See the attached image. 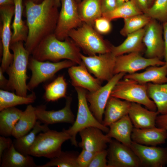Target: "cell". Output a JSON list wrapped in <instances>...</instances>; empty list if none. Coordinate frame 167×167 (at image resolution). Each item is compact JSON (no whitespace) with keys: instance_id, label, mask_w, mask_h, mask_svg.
Listing matches in <instances>:
<instances>
[{"instance_id":"2e32d148","label":"cell","mask_w":167,"mask_h":167,"mask_svg":"<svg viewBox=\"0 0 167 167\" xmlns=\"http://www.w3.org/2000/svg\"><path fill=\"white\" fill-rule=\"evenodd\" d=\"M130 148L139 158L141 166L164 167L167 165V148L147 146L132 141Z\"/></svg>"},{"instance_id":"f1b7e54d","label":"cell","mask_w":167,"mask_h":167,"mask_svg":"<svg viewBox=\"0 0 167 167\" xmlns=\"http://www.w3.org/2000/svg\"><path fill=\"white\" fill-rule=\"evenodd\" d=\"M78 9L82 21L92 26L95 20L102 16L101 0H83Z\"/></svg>"},{"instance_id":"bcb514c9","label":"cell","mask_w":167,"mask_h":167,"mask_svg":"<svg viewBox=\"0 0 167 167\" xmlns=\"http://www.w3.org/2000/svg\"><path fill=\"white\" fill-rule=\"evenodd\" d=\"M164 39V57L165 64L167 66V21L163 23Z\"/></svg>"},{"instance_id":"4316f807","label":"cell","mask_w":167,"mask_h":167,"mask_svg":"<svg viewBox=\"0 0 167 167\" xmlns=\"http://www.w3.org/2000/svg\"><path fill=\"white\" fill-rule=\"evenodd\" d=\"M23 0H14V19L12 27L13 30L11 43L18 41L25 42L27 39L28 29L22 19Z\"/></svg>"},{"instance_id":"d590c367","label":"cell","mask_w":167,"mask_h":167,"mask_svg":"<svg viewBox=\"0 0 167 167\" xmlns=\"http://www.w3.org/2000/svg\"><path fill=\"white\" fill-rule=\"evenodd\" d=\"M79 154L75 151H62L58 156L38 167H78L77 158Z\"/></svg>"},{"instance_id":"ab89813d","label":"cell","mask_w":167,"mask_h":167,"mask_svg":"<svg viewBox=\"0 0 167 167\" xmlns=\"http://www.w3.org/2000/svg\"><path fill=\"white\" fill-rule=\"evenodd\" d=\"M111 21L106 18L101 16L95 21L94 29L100 34H106L109 32L112 28Z\"/></svg>"},{"instance_id":"8fae6325","label":"cell","mask_w":167,"mask_h":167,"mask_svg":"<svg viewBox=\"0 0 167 167\" xmlns=\"http://www.w3.org/2000/svg\"><path fill=\"white\" fill-rule=\"evenodd\" d=\"M159 22L151 19L143 28V41L146 47L145 57L162 60L164 57V41L163 26Z\"/></svg>"},{"instance_id":"d4e9b609","label":"cell","mask_w":167,"mask_h":167,"mask_svg":"<svg viewBox=\"0 0 167 167\" xmlns=\"http://www.w3.org/2000/svg\"><path fill=\"white\" fill-rule=\"evenodd\" d=\"M106 135L130 148L134 126L128 114L111 124Z\"/></svg>"},{"instance_id":"f907efd6","label":"cell","mask_w":167,"mask_h":167,"mask_svg":"<svg viewBox=\"0 0 167 167\" xmlns=\"http://www.w3.org/2000/svg\"><path fill=\"white\" fill-rule=\"evenodd\" d=\"M155 1V0H148V5L149 7L152 5Z\"/></svg>"},{"instance_id":"603a6c76","label":"cell","mask_w":167,"mask_h":167,"mask_svg":"<svg viewBox=\"0 0 167 167\" xmlns=\"http://www.w3.org/2000/svg\"><path fill=\"white\" fill-rule=\"evenodd\" d=\"M131 102L110 96L106 105L102 124L109 126L111 124L128 114Z\"/></svg>"},{"instance_id":"7402d4cb","label":"cell","mask_w":167,"mask_h":167,"mask_svg":"<svg viewBox=\"0 0 167 167\" xmlns=\"http://www.w3.org/2000/svg\"><path fill=\"white\" fill-rule=\"evenodd\" d=\"M159 114L157 111L150 110L140 104L131 102L128 114L134 127L143 129L156 126V120Z\"/></svg>"},{"instance_id":"484cf974","label":"cell","mask_w":167,"mask_h":167,"mask_svg":"<svg viewBox=\"0 0 167 167\" xmlns=\"http://www.w3.org/2000/svg\"><path fill=\"white\" fill-rule=\"evenodd\" d=\"M30 155H25L17 151L13 144L3 152L0 159L1 167H38Z\"/></svg>"},{"instance_id":"836d02e7","label":"cell","mask_w":167,"mask_h":167,"mask_svg":"<svg viewBox=\"0 0 167 167\" xmlns=\"http://www.w3.org/2000/svg\"><path fill=\"white\" fill-rule=\"evenodd\" d=\"M67 83L63 75H60L45 86L43 98L48 102L55 101L66 97Z\"/></svg>"},{"instance_id":"ac0fdd59","label":"cell","mask_w":167,"mask_h":167,"mask_svg":"<svg viewBox=\"0 0 167 167\" xmlns=\"http://www.w3.org/2000/svg\"><path fill=\"white\" fill-rule=\"evenodd\" d=\"M99 128L89 127L80 131L79 133L81 141L78 145L82 149L96 153L105 150L107 144L112 140L107 135Z\"/></svg>"},{"instance_id":"30bf717a","label":"cell","mask_w":167,"mask_h":167,"mask_svg":"<svg viewBox=\"0 0 167 167\" xmlns=\"http://www.w3.org/2000/svg\"><path fill=\"white\" fill-rule=\"evenodd\" d=\"M80 56L88 71L101 81L108 82L114 75L116 56L111 52L88 56L81 53Z\"/></svg>"},{"instance_id":"ffe728a7","label":"cell","mask_w":167,"mask_h":167,"mask_svg":"<svg viewBox=\"0 0 167 167\" xmlns=\"http://www.w3.org/2000/svg\"><path fill=\"white\" fill-rule=\"evenodd\" d=\"M131 138L132 141L139 144L156 146L165 143L167 138V131L156 126L143 129L134 127Z\"/></svg>"},{"instance_id":"d6a6232c","label":"cell","mask_w":167,"mask_h":167,"mask_svg":"<svg viewBox=\"0 0 167 167\" xmlns=\"http://www.w3.org/2000/svg\"><path fill=\"white\" fill-rule=\"evenodd\" d=\"M36 98L35 93L32 92L27 96H21L2 89L0 90V111L6 108L18 105L30 104Z\"/></svg>"},{"instance_id":"1f68e13d","label":"cell","mask_w":167,"mask_h":167,"mask_svg":"<svg viewBox=\"0 0 167 167\" xmlns=\"http://www.w3.org/2000/svg\"><path fill=\"white\" fill-rule=\"evenodd\" d=\"M148 97L154 101L161 114L167 113V83L161 84H146Z\"/></svg>"},{"instance_id":"7a4b0ae2","label":"cell","mask_w":167,"mask_h":167,"mask_svg":"<svg viewBox=\"0 0 167 167\" xmlns=\"http://www.w3.org/2000/svg\"><path fill=\"white\" fill-rule=\"evenodd\" d=\"M81 54L80 48L71 38L68 37L61 41L53 33L43 38L31 54L33 58L40 61L56 62L66 59L80 65L83 63Z\"/></svg>"},{"instance_id":"e0dca14e","label":"cell","mask_w":167,"mask_h":167,"mask_svg":"<svg viewBox=\"0 0 167 167\" xmlns=\"http://www.w3.org/2000/svg\"><path fill=\"white\" fill-rule=\"evenodd\" d=\"M64 107L58 110H47L45 105L35 107L37 120L44 124H52L66 123L72 124L75 121V116L71 108L72 98L66 97Z\"/></svg>"},{"instance_id":"74e56055","label":"cell","mask_w":167,"mask_h":167,"mask_svg":"<svg viewBox=\"0 0 167 167\" xmlns=\"http://www.w3.org/2000/svg\"><path fill=\"white\" fill-rule=\"evenodd\" d=\"M144 14L162 23L167 22V0H155Z\"/></svg>"},{"instance_id":"681fc988","label":"cell","mask_w":167,"mask_h":167,"mask_svg":"<svg viewBox=\"0 0 167 167\" xmlns=\"http://www.w3.org/2000/svg\"><path fill=\"white\" fill-rule=\"evenodd\" d=\"M129 0H117V6H118Z\"/></svg>"},{"instance_id":"9a60e30c","label":"cell","mask_w":167,"mask_h":167,"mask_svg":"<svg viewBox=\"0 0 167 167\" xmlns=\"http://www.w3.org/2000/svg\"><path fill=\"white\" fill-rule=\"evenodd\" d=\"M108 167H140L139 160L131 149L117 140L109 143Z\"/></svg>"},{"instance_id":"8992f818","label":"cell","mask_w":167,"mask_h":167,"mask_svg":"<svg viewBox=\"0 0 167 167\" xmlns=\"http://www.w3.org/2000/svg\"><path fill=\"white\" fill-rule=\"evenodd\" d=\"M77 92L78 108L75 120L71 126L65 130L71 137V144L77 147L76 135L83 129L89 127H96L107 133L109 128L99 122L94 117L88 106L86 98V89L79 87H74Z\"/></svg>"},{"instance_id":"4dcf8cb0","label":"cell","mask_w":167,"mask_h":167,"mask_svg":"<svg viewBox=\"0 0 167 167\" xmlns=\"http://www.w3.org/2000/svg\"><path fill=\"white\" fill-rule=\"evenodd\" d=\"M41 122L39 121H37L33 128L28 133L14 140L13 144L17 151L24 155H28L29 151L34 143L37 134L49 129L48 125H42Z\"/></svg>"},{"instance_id":"e575fe53","label":"cell","mask_w":167,"mask_h":167,"mask_svg":"<svg viewBox=\"0 0 167 167\" xmlns=\"http://www.w3.org/2000/svg\"><path fill=\"white\" fill-rule=\"evenodd\" d=\"M143 14L131 0L118 6L112 11L102 14L110 21L118 18L124 19L134 15Z\"/></svg>"},{"instance_id":"ee69618b","label":"cell","mask_w":167,"mask_h":167,"mask_svg":"<svg viewBox=\"0 0 167 167\" xmlns=\"http://www.w3.org/2000/svg\"><path fill=\"white\" fill-rule=\"evenodd\" d=\"M156 126L163 128L167 131V113L158 115L156 120Z\"/></svg>"},{"instance_id":"277c9868","label":"cell","mask_w":167,"mask_h":167,"mask_svg":"<svg viewBox=\"0 0 167 167\" xmlns=\"http://www.w3.org/2000/svg\"><path fill=\"white\" fill-rule=\"evenodd\" d=\"M68 37L88 56L111 52L112 45L102 37L93 26L83 23L70 31Z\"/></svg>"},{"instance_id":"c3c4849f","label":"cell","mask_w":167,"mask_h":167,"mask_svg":"<svg viewBox=\"0 0 167 167\" xmlns=\"http://www.w3.org/2000/svg\"><path fill=\"white\" fill-rule=\"evenodd\" d=\"M14 5V0H0V6Z\"/></svg>"},{"instance_id":"ba28073f","label":"cell","mask_w":167,"mask_h":167,"mask_svg":"<svg viewBox=\"0 0 167 167\" xmlns=\"http://www.w3.org/2000/svg\"><path fill=\"white\" fill-rule=\"evenodd\" d=\"M75 64L68 60L51 62L38 61L32 56L29 57L28 66L31 70L32 75L27 84L28 90H32L41 83L51 79L60 70L69 68Z\"/></svg>"},{"instance_id":"7dc6e473","label":"cell","mask_w":167,"mask_h":167,"mask_svg":"<svg viewBox=\"0 0 167 167\" xmlns=\"http://www.w3.org/2000/svg\"><path fill=\"white\" fill-rule=\"evenodd\" d=\"M4 72L0 68V87L1 89L6 90L8 83V80L6 79L3 75Z\"/></svg>"},{"instance_id":"4fadbf2b","label":"cell","mask_w":167,"mask_h":167,"mask_svg":"<svg viewBox=\"0 0 167 167\" xmlns=\"http://www.w3.org/2000/svg\"><path fill=\"white\" fill-rule=\"evenodd\" d=\"M14 5L0 6V14L2 22L0 28L2 58L1 69L4 72L12 63L13 54L10 51L12 33L11 29V19L14 15Z\"/></svg>"},{"instance_id":"52a82bcc","label":"cell","mask_w":167,"mask_h":167,"mask_svg":"<svg viewBox=\"0 0 167 167\" xmlns=\"http://www.w3.org/2000/svg\"><path fill=\"white\" fill-rule=\"evenodd\" d=\"M110 96L144 105L150 110L157 111L155 103L148 96L146 84H140L126 79H121L114 87Z\"/></svg>"},{"instance_id":"60d3db41","label":"cell","mask_w":167,"mask_h":167,"mask_svg":"<svg viewBox=\"0 0 167 167\" xmlns=\"http://www.w3.org/2000/svg\"><path fill=\"white\" fill-rule=\"evenodd\" d=\"M96 153L82 149L77 158L78 167H88V166Z\"/></svg>"},{"instance_id":"7c38bea8","label":"cell","mask_w":167,"mask_h":167,"mask_svg":"<svg viewBox=\"0 0 167 167\" xmlns=\"http://www.w3.org/2000/svg\"><path fill=\"white\" fill-rule=\"evenodd\" d=\"M126 74L124 72L116 74L107 84L96 91H87L86 96L90 104L89 108L94 117L100 123H102L105 108L113 88Z\"/></svg>"},{"instance_id":"d6986e66","label":"cell","mask_w":167,"mask_h":167,"mask_svg":"<svg viewBox=\"0 0 167 167\" xmlns=\"http://www.w3.org/2000/svg\"><path fill=\"white\" fill-rule=\"evenodd\" d=\"M68 72L74 87H79L92 92L101 86V81L93 77L83 63L68 68Z\"/></svg>"},{"instance_id":"816d5d0a","label":"cell","mask_w":167,"mask_h":167,"mask_svg":"<svg viewBox=\"0 0 167 167\" xmlns=\"http://www.w3.org/2000/svg\"><path fill=\"white\" fill-rule=\"evenodd\" d=\"M55 3L58 7H59L61 5L60 0H55Z\"/></svg>"},{"instance_id":"f5cc1de1","label":"cell","mask_w":167,"mask_h":167,"mask_svg":"<svg viewBox=\"0 0 167 167\" xmlns=\"http://www.w3.org/2000/svg\"><path fill=\"white\" fill-rule=\"evenodd\" d=\"M36 3H39L42 2L43 0H31Z\"/></svg>"},{"instance_id":"b9f144b4","label":"cell","mask_w":167,"mask_h":167,"mask_svg":"<svg viewBox=\"0 0 167 167\" xmlns=\"http://www.w3.org/2000/svg\"><path fill=\"white\" fill-rule=\"evenodd\" d=\"M101 6L102 14L111 12L118 6L117 0H101Z\"/></svg>"},{"instance_id":"3957f363","label":"cell","mask_w":167,"mask_h":167,"mask_svg":"<svg viewBox=\"0 0 167 167\" xmlns=\"http://www.w3.org/2000/svg\"><path fill=\"white\" fill-rule=\"evenodd\" d=\"M10 48L13 58L6 71L9 76L6 90L15 91L17 94L26 96L28 90L26 81L29 78L27 72L30 54L22 41L11 43Z\"/></svg>"},{"instance_id":"6da1fadb","label":"cell","mask_w":167,"mask_h":167,"mask_svg":"<svg viewBox=\"0 0 167 167\" xmlns=\"http://www.w3.org/2000/svg\"><path fill=\"white\" fill-rule=\"evenodd\" d=\"M24 5L28 33L24 45L31 54L43 38L54 33L59 12L55 0H43L39 3L25 0Z\"/></svg>"},{"instance_id":"f35d334b","label":"cell","mask_w":167,"mask_h":167,"mask_svg":"<svg viewBox=\"0 0 167 167\" xmlns=\"http://www.w3.org/2000/svg\"><path fill=\"white\" fill-rule=\"evenodd\" d=\"M107 155L106 149L96 152L88 167H108Z\"/></svg>"},{"instance_id":"44dd1931","label":"cell","mask_w":167,"mask_h":167,"mask_svg":"<svg viewBox=\"0 0 167 167\" xmlns=\"http://www.w3.org/2000/svg\"><path fill=\"white\" fill-rule=\"evenodd\" d=\"M123 78L142 84L149 83L156 84L166 83L167 66L165 64L160 66H151L146 68L143 72L126 74Z\"/></svg>"},{"instance_id":"5bb4252c","label":"cell","mask_w":167,"mask_h":167,"mask_svg":"<svg viewBox=\"0 0 167 167\" xmlns=\"http://www.w3.org/2000/svg\"><path fill=\"white\" fill-rule=\"evenodd\" d=\"M165 64L158 58H148L138 53H131L116 56L114 70L115 75L121 72L131 74L151 66H161Z\"/></svg>"},{"instance_id":"5b68a950","label":"cell","mask_w":167,"mask_h":167,"mask_svg":"<svg viewBox=\"0 0 167 167\" xmlns=\"http://www.w3.org/2000/svg\"><path fill=\"white\" fill-rule=\"evenodd\" d=\"M70 139L65 129L59 132L49 129L37 135L28 154L35 157L53 158L58 156L62 152L63 143Z\"/></svg>"},{"instance_id":"cb8c5ba5","label":"cell","mask_w":167,"mask_h":167,"mask_svg":"<svg viewBox=\"0 0 167 167\" xmlns=\"http://www.w3.org/2000/svg\"><path fill=\"white\" fill-rule=\"evenodd\" d=\"M144 28L129 34L126 39L120 45H112L111 53L115 56L126 53H138L141 54L145 51L146 47L143 41Z\"/></svg>"},{"instance_id":"f6af8a7d","label":"cell","mask_w":167,"mask_h":167,"mask_svg":"<svg viewBox=\"0 0 167 167\" xmlns=\"http://www.w3.org/2000/svg\"><path fill=\"white\" fill-rule=\"evenodd\" d=\"M139 9L143 13H145L149 7L148 0H131Z\"/></svg>"},{"instance_id":"f546056e","label":"cell","mask_w":167,"mask_h":167,"mask_svg":"<svg viewBox=\"0 0 167 167\" xmlns=\"http://www.w3.org/2000/svg\"><path fill=\"white\" fill-rule=\"evenodd\" d=\"M23 111L15 107L5 109L0 112V134L8 137L12 135L14 128Z\"/></svg>"},{"instance_id":"8d00e7d4","label":"cell","mask_w":167,"mask_h":167,"mask_svg":"<svg viewBox=\"0 0 167 167\" xmlns=\"http://www.w3.org/2000/svg\"><path fill=\"white\" fill-rule=\"evenodd\" d=\"M124 19V24L120 34L126 36L131 33L143 28L151 18L144 14L136 15Z\"/></svg>"},{"instance_id":"9c48e42d","label":"cell","mask_w":167,"mask_h":167,"mask_svg":"<svg viewBox=\"0 0 167 167\" xmlns=\"http://www.w3.org/2000/svg\"><path fill=\"white\" fill-rule=\"evenodd\" d=\"M60 3L61 9L54 33L58 40L63 41L68 37L70 31L79 27L83 22L75 0H60Z\"/></svg>"},{"instance_id":"7bdbcfd3","label":"cell","mask_w":167,"mask_h":167,"mask_svg":"<svg viewBox=\"0 0 167 167\" xmlns=\"http://www.w3.org/2000/svg\"><path fill=\"white\" fill-rule=\"evenodd\" d=\"M13 144V141L10 138L2 136H0V159L4 151Z\"/></svg>"},{"instance_id":"83f0119b","label":"cell","mask_w":167,"mask_h":167,"mask_svg":"<svg viewBox=\"0 0 167 167\" xmlns=\"http://www.w3.org/2000/svg\"><path fill=\"white\" fill-rule=\"evenodd\" d=\"M37 120L35 107L28 105L15 126L12 136L16 139L28 133L34 127Z\"/></svg>"}]
</instances>
